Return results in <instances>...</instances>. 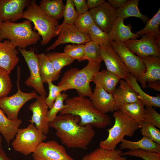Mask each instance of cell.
Returning <instances> with one entry per match:
<instances>
[{"label":"cell","instance_id":"6da1fadb","mask_svg":"<svg viewBox=\"0 0 160 160\" xmlns=\"http://www.w3.org/2000/svg\"><path fill=\"white\" fill-rule=\"evenodd\" d=\"M80 121L79 116L67 113L57 116L48 123L49 127L55 129L56 135L62 143L67 148L86 150L95 132L90 125L80 126Z\"/></svg>","mask_w":160,"mask_h":160},{"label":"cell","instance_id":"7a4b0ae2","mask_svg":"<svg viewBox=\"0 0 160 160\" xmlns=\"http://www.w3.org/2000/svg\"><path fill=\"white\" fill-rule=\"evenodd\" d=\"M65 103L67 107L61 110L60 114L69 113L79 116L80 119L79 124L80 126L90 125L103 129L112 123L110 116L98 111L86 97L79 96L67 98Z\"/></svg>","mask_w":160,"mask_h":160},{"label":"cell","instance_id":"3957f363","mask_svg":"<svg viewBox=\"0 0 160 160\" xmlns=\"http://www.w3.org/2000/svg\"><path fill=\"white\" fill-rule=\"evenodd\" d=\"M100 62L89 61L81 69L72 68L63 74L58 84L62 91L69 89L76 90L79 96L90 98L93 92L90 85L92 79L100 69Z\"/></svg>","mask_w":160,"mask_h":160},{"label":"cell","instance_id":"277c9868","mask_svg":"<svg viewBox=\"0 0 160 160\" xmlns=\"http://www.w3.org/2000/svg\"><path fill=\"white\" fill-rule=\"evenodd\" d=\"M40 36L33 29L31 21L27 19L20 23L3 22L0 30V40H9L16 47L23 49L36 44Z\"/></svg>","mask_w":160,"mask_h":160},{"label":"cell","instance_id":"5b68a950","mask_svg":"<svg viewBox=\"0 0 160 160\" xmlns=\"http://www.w3.org/2000/svg\"><path fill=\"white\" fill-rule=\"evenodd\" d=\"M22 18L33 23V30L37 31L42 37V45L47 44L53 38L57 36L56 29L59 25L58 20L46 14L37 4L36 0H31L24 11Z\"/></svg>","mask_w":160,"mask_h":160},{"label":"cell","instance_id":"8992f818","mask_svg":"<svg viewBox=\"0 0 160 160\" xmlns=\"http://www.w3.org/2000/svg\"><path fill=\"white\" fill-rule=\"evenodd\" d=\"M113 116L115 119L114 124L112 127L107 130L108 133L107 137L99 143L100 147L110 150L115 149L125 136H133L141 127L133 119L119 110L114 112Z\"/></svg>","mask_w":160,"mask_h":160},{"label":"cell","instance_id":"52a82bcc","mask_svg":"<svg viewBox=\"0 0 160 160\" xmlns=\"http://www.w3.org/2000/svg\"><path fill=\"white\" fill-rule=\"evenodd\" d=\"M15 138L12 143L13 148L26 156L34 152L47 137L35 125L30 123L26 127L19 128Z\"/></svg>","mask_w":160,"mask_h":160},{"label":"cell","instance_id":"ba28073f","mask_svg":"<svg viewBox=\"0 0 160 160\" xmlns=\"http://www.w3.org/2000/svg\"><path fill=\"white\" fill-rule=\"evenodd\" d=\"M20 68H17V91L13 95L6 97L0 99V108L6 113L10 119L16 120L18 119V114L20 110L23 105L29 100L38 96L36 91L29 93L22 92L19 86Z\"/></svg>","mask_w":160,"mask_h":160},{"label":"cell","instance_id":"9c48e42d","mask_svg":"<svg viewBox=\"0 0 160 160\" xmlns=\"http://www.w3.org/2000/svg\"><path fill=\"white\" fill-rule=\"evenodd\" d=\"M18 49L24 58L30 72L25 84L33 88L40 96L46 97V92L40 75L39 58L38 54L35 52V47H30L28 50L20 48Z\"/></svg>","mask_w":160,"mask_h":160},{"label":"cell","instance_id":"30bf717a","mask_svg":"<svg viewBox=\"0 0 160 160\" xmlns=\"http://www.w3.org/2000/svg\"><path fill=\"white\" fill-rule=\"evenodd\" d=\"M56 32L57 39L46 52L54 49L60 44L71 43L77 44H85L91 41L89 34L79 30L74 24L69 25L62 23L56 27Z\"/></svg>","mask_w":160,"mask_h":160},{"label":"cell","instance_id":"8fae6325","mask_svg":"<svg viewBox=\"0 0 160 160\" xmlns=\"http://www.w3.org/2000/svg\"><path fill=\"white\" fill-rule=\"evenodd\" d=\"M123 43L133 53L140 58L150 56L160 57V45L151 36L145 34L140 39H132Z\"/></svg>","mask_w":160,"mask_h":160},{"label":"cell","instance_id":"7c38bea8","mask_svg":"<svg viewBox=\"0 0 160 160\" xmlns=\"http://www.w3.org/2000/svg\"><path fill=\"white\" fill-rule=\"evenodd\" d=\"M32 156L34 160H74L63 146L54 140L41 142Z\"/></svg>","mask_w":160,"mask_h":160},{"label":"cell","instance_id":"4fadbf2b","mask_svg":"<svg viewBox=\"0 0 160 160\" xmlns=\"http://www.w3.org/2000/svg\"><path fill=\"white\" fill-rule=\"evenodd\" d=\"M89 11L95 24L107 33L110 31L118 17L116 9L105 1Z\"/></svg>","mask_w":160,"mask_h":160},{"label":"cell","instance_id":"5bb4252c","mask_svg":"<svg viewBox=\"0 0 160 160\" xmlns=\"http://www.w3.org/2000/svg\"><path fill=\"white\" fill-rule=\"evenodd\" d=\"M110 44L119 55L130 73L137 78L145 72L146 68L142 59L129 50L123 43L112 41Z\"/></svg>","mask_w":160,"mask_h":160},{"label":"cell","instance_id":"9a60e30c","mask_svg":"<svg viewBox=\"0 0 160 160\" xmlns=\"http://www.w3.org/2000/svg\"><path fill=\"white\" fill-rule=\"evenodd\" d=\"M100 55L107 70L125 80L130 73L122 59L110 44L100 47Z\"/></svg>","mask_w":160,"mask_h":160},{"label":"cell","instance_id":"2e32d148","mask_svg":"<svg viewBox=\"0 0 160 160\" xmlns=\"http://www.w3.org/2000/svg\"><path fill=\"white\" fill-rule=\"evenodd\" d=\"M30 0H0V20L14 22L22 18L24 9Z\"/></svg>","mask_w":160,"mask_h":160},{"label":"cell","instance_id":"e0dca14e","mask_svg":"<svg viewBox=\"0 0 160 160\" xmlns=\"http://www.w3.org/2000/svg\"><path fill=\"white\" fill-rule=\"evenodd\" d=\"M45 97L40 96L28 107L32 113L31 119L29 121L35 124L36 127L45 135L48 134L49 127L47 121V114L49 106L45 102Z\"/></svg>","mask_w":160,"mask_h":160},{"label":"cell","instance_id":"ac0fdd59","mask_svg":"<svg viewBox=\"0 0 160 160\" xmlns=\"http://www.w3.org/2000/svg\"><path fill=\"white\" fill-rule=\"evenodd\" d=\"M19 53L10 41L5 39L2 42L0 40V67L10 74L19 62Z\"/></svg>","mask_w":160,"mask_h":160},{"label":"cell","instance_id":"d6986e66","mask_svg":"<svg viewBox=\"0 0 160 160\" xmlns=\"http://www.w3.org/2000/svg\"><path fill=\"white\" fill-rule=\"evenodd\" d=\"M119 82V86L113 95L116 111H119L124 105L139 101L138 94L126 80L121 79Z\"/></svg>","mask_w":160,"mask_h":160},{"label":"cell","instance_id":"ffe728a7","mask_svg":"<svg viewBox=\"0 0 160 160\" xmlns=\"http://www.w3.org/2000/svg\"><path fill=\"white\" fill-rule=\"evenodd\" d=\"M146 68L145 73L136 78L142 88L147 87V83L160 80V57L150 56L140 58Z\"/></svg>","mask_w":160,"mask_h":160},{"label":"cell","instance_id":"44dd1931","mask_svg":"<svg viewBox=\"0 0 160 160\" xmlns=\"http://www.w3.org/2000/svg\"><path fill=\"white\" fill-rule=\"evenodd\" d=\"M124 20V19L118 17L111 30L108 33L111 42L123 43L128 40L137 39L140 36L136 33L132 32L131 25L130 24L125 25Z\"/></svg>","mask_w":160,"mask_h":160},{"label":"cell","instance_id":"7402d4cb","mask_svg":"<svg viewBox=\"0 0 160 160\" xmlns=\"http://www.w3.org/2000/svg\"><path fill=\"white\" fill-rule=\"evenodd\" d=\"M89 99L95 107L105 114L115 111V102L113 95L101 88L95 87Z\"/></svg>","mask_w":160,"mask_h":160},{"label":"cell","instance_id":"603a6c76","mask_svg":"<svg viewBox=\"0 0 160 160\" xmlns=\"http://www.w3.org/2000/svg\"><path fill=\"white\" fill-rule=\"evenodd\" d=\"M121 79L107 70L99 71L93 76L91 81L96 87L101 88L108 93L113 95Z\"/></svg>","mask_w":160,"mask_h":160},{"label":"cell","instance_id":"cb8c5ba5","mask_svg":"<svg viewBox=\"0 0 160 160\" xmlns=\"http://www.w3.org/2000/svg\"><path fill=\"white\" fill-rule=\"evenodd\" d=\"M4 113L0 108V132L9 146L10 141L14 139L22 121L20 119L16 120L10 119Z\"/></svg>","mask_w":160,"mask_h":160},{"label":"cell","instance_id":"d4e9b609","mask_svg":"<svg viewBox=\"0 0 160 160\" xmlns=\"http://www.w3.org/2000/svg\"><path fill=\"white\" fill-rule=\"evenodd\" d=\"M121 143L119 149L121 150L126 149L129 150L141 149L160 153V145L145 136L137 141L124 139Z\"/></svg>","mask_w":160,"mask_h":160},{"label":"cell","instance_id":"484cf974","mask_svg":"<svg viewBox=\"0 0 160 160\" xmlns=\"http://www.w3.org/2000/svg\"><path fill=\"white\" fill-rule=\"evenodd\" d=\"M125 80L138 94L139 101L144 106L160 108V96H151L145 93L138 84L136 78L134 76L129 73Z\"/></svg>","mask_w":160,"mask_h":160},{"label":"cell","instance_id":"4316f807","mask_svg":"<svg viewBox=\"0 0 160 160\" xmlns=\"http://www.w3.org/2000/svg\"><path fill=\"white\" fill-rule=\"evenodd\" d=\"M122 150H110L99 147L84 155L81 160H127L121 155Z\"/></svg>","mask_w":160,"mask_h":160},{"label":"cell","instance_id":"83f0119b","mask_svg":"<svg viewBox=\"0 0 160 160\" xmlns=\"http://www.w3.org/2000/svg\"><path fill=\"white\" fill-rule=\"evenodd\" d=\"M40 75L43 83H47L48 81H52L58 79L60 75L55 72L52 64L45 53L38 55Z\"/></svg>","mask_w":160,"mask_h":160},{"label":"cell","instance_id":"f1b7e54d","mask_svg":"<svg viewBox=\"0 0 160 160\" xmlns=\"http://www.w3.org/2000/svg\"><path fill=\"white\" fill-rule=\"evenodd\" d=\"M139 2V0H127L121 7L116 9L117 17L124 19L130 17H136L146 23L148 17L140 12L138 8Z\"/></svg>","mask_w":160,"mask_h":160},{"label":"cell","instance_id":"f546056e","mask_svg":"<svg viewBox=\"0 0 160 160\" xmlns=\"http://www.w3.org/2000/svg\"><path fill=\"white\" fill-rule=\"evenodd\" d=\"M39 6L46 14L56 20L63 17L65 5L62 0H42Z\"/></svg>","mask_w":160,"mask_h":160},{"label":"cell","instance_id":"4dcf8cb0","mask_svg":"<svg viewBox=\"0 0 160 160\" xmlns=\"http://www.w3.org/2000/svg\"><path fill=\"white\" fill-rule=\"evenodd\" d=\"M144 105L139 101L124 105L119 111L133 119L141 127L144 121Z\"/></svg>","mask_w":160,"mask_h":160},{"label":"cell","instance_id":"1f68e13d","mask_svg":"<svg viewBox=\"0 0 160 160\" xmlns=\"http://www.w3.org/2000/svg\"><path fill=\"white\" fill-rule=\"evenodd\" d=\"M160 25V8L156 14L146 22L145 27L136 33L140 36L145 34L152 36L160 45V32L159 26Z\"/></svg>","mask_w":160,"mask_h":160},{"label":"cell","instance_id":"d6a6232c","mask_svg":"<svg viewBox=\"0 0 160 160\" xmlns=\"http://www.w3.org/2000/svg\"><path fill=\"white\" fill-rule=\"evenodd\" d=\"M46 55L52 63L55 72L59 75L64 67L71 64L74 60L64 52H49Z\"/></svg>","mask_w":160,"mask_h":160},{"label":"cell","instance_id":"836d02e7","mask_svg":"<svg viewBox=\"0 0 160 160\" xmlns=\"http://www.w3.org/2000/svg\"><path fill=\"white\" fill-rule=\"evenodd\" d=\"M84 59L100 63L103 61L100 55V47L92 41L84 44Z\"/></svg>","mask_w":160,"mask_h":160},{"label":"cell","instance_id":"e575fe53","mask_svg":"<svg viewBox=\"0 0 160 160\" xmlns=\"http://www.w3.org/2000/svg\"><path fill=\"white\" fill-rule=\"evenodd\" d=\"M88 34L91 41L97 43L100 47L110 44L111 42L108 33L103 31L95 24L91 27Z\"/></svg>","mask_w":160,"mask_h":160},{"label":"cell","instance_id":"d590c367","mask_svg":"<svg viewBox=\"0 0 160 160\" xmlns=\"http://www.w3.org/2000/svg\"><path fill=\"white\" fill-rule=\"evenodd\" d=\"M68 95L65 93H61L58 96L52 107L47 112V116L48 123L55 119L58 112L67 107L65 104H63V102L68 98Z\"/></svg>","mask_w":160,"mask_h":160},{"label":"cell","instance_id":"8d00e7d4","mask_svg":"<svg viewBox=\"0 0 160 160\" xmlns=\"http://www.w3.org/2000/svg\"><path fill=\"white\" fill-rule=\"evenodd\" d=\"M141 128L140 131L143 136L160 145V130L156 127L151 124L143 121Z\"/></svg>","mask_w":160,"mask_h":160},{"label":"cell","instance_id":"74e56055","mask_svg":"<svg viewBox=\"0 0 160 160\" xmlns=\"http://www.w3.org/2000/svg\"><path fill=\"white\" fill-rule=\"evenodd\" d=\"M79 15L75 9L73 0H67L63 13L64 20L63 23L69 25L74 24Z\"/></svg>","mask_w":160,"mask_h":160},{"label":"cell","instance_id":"f35d334b","mask_svg":"<svg viewBox=\"0 0 160 160\" xmlns=\"http://www.w3.org/2000/svg\"><path fill=\"white\" fill-rule=\"evenodd\" d=\"M9 73L4 68L0 67V99L7 97L12 87Z\"/></svg>","mask_w":160,"mask_h":160},{"label":"cell","instance_id":"ab89813d","mask_svg":"<svg viewBox=\"0 0 160 160\" xmlns=\"http://www.w3.org/2000/svg\"><path fill=\"white\" fill-rule=\"evenodd\" d=\"M94 24L93 20L89 11L79 15L74 24L81 31L88 34L91 27Z\"/></svg>","mask_w":160,"mask_h":160},{"label":"cell","instance_id":"60d3db41","mask_svg":"<svg viewBox=\"0 0 160 160\" xmlns=\"http://www.w3.org/2000/svg\"><path fill=\"white\" fill-rule=\"evenodd\" d=\"M84 44H73L66 46L64 49V52L73 59L81 62L84 60Z\"/></svg>","mask_w":160,"mask_h":160},{"label":"cell","instance_id":"b9f144b4","mask_svg":"<svg viewBox=\"0 0 160 160\" xmlns=\"http://www.w3.org/2000/svg\"><path fill=\"white\" fill-rule=\"evenodd\" d=\"M121 155L140 157L144 160H160V153L141 149L129 150L122 152Z\"/></svg>","mask_w":160,"mask_h":160},{"label":"cell","instance_id":"7bdbcfd3","mask_svg":"<svg viewBox=\"0 0 160 160\" xmlns=\"http://www.w3.org/2000/svg\"><path fill=\"white\" fill-rule=\"evenodd\" d=\"M144 121L153 124L158 128H160V114L153 108L146 106L144 109Z\"/></svg>","mask_w":160,"mask_h":160},{"label":"cell","instance_id":"ee69618b","mask_svg":"<svg viewBox=\"0 0 160 160\" xmlns=\"http://www.w3.org/2000/svg\"><path fill=\"white\" fill-rule=\"evenodd\" d=\"M49 89V94L45 99V102L50 108L52 106L56 99L62 92L61 88L58 86L54 85L52 81H47Z\"/></svg>","mask_w":160,"mask_h":160},{"label":"cell","instance_id":"f6af8a7d","mask_svg":"<svg viewBox=\"0 0 160 160\" xmlns=\"http://www.w3.org/2000/svg\"><path fill=\"white\" fill-rule=\"evenodd\" d=\"M76 11L79 15H82L88 11L87 0H73Z\"/></svg>","mask_w":160,"mask_h":160},{"label":"cell","instance_id":"bcb514c9","mask_svg":"<svg viewBox=\"0 0 160 160\" xmlns=\"http://www.w3.org/2000/svg\"><path fill=\"white\" fill-rule=\"evenodd\" d=\"M127 0H108V2L116 9L121 7Z\"/></svg>","mask_w":160,"mask_h":160},{"label":"cell","instance_id":"7dc6e473","mask_svg":"<svg viewBox=\"0 0 160 160\" xmlns=\"http://www.w3.org/2000/svg\"><path fill=\"white\" fill-rule=\"evenodd\" d=\"M105 1V0H87V3L88 9L96 7Z\"/></svg>","mask_w":160,"mask_h":160},{"label":"cell","instance_id":"c3c4849f","mask_svg":"<svg viewBox=\"0 0 160 160\" xmlns=\"http://www.w3.org/2000/svg\"><path fill=\"white\" fill-rule=\"evenodd\" d=\"M147 87L152 89L155 91L160 92V80L148 83Z\"/></svg>","mask_w":160,"mask_h":160},{"label":"cell","instance_id":"681fc988","mask_svg":"<svg viewBox=\"0 0 160 160\" xmlns=\"http://www.w3.org/2000/svg\"><path fill=\"white\" fill-rule=\"evenodd\" d=\"M0 160H11L6 155L2 148H0Z\"/></svg>","mask_w":160,"mask_h":160},{"label":"cell","instance_id":"f907efd6","mask_svg":"<svg viewBox=\"0 0 160 160\" xmlns=\"http://www.w3.org/2000/svg\"><path fill=\"white\" fill-rule=\"evenodd\" d=\"M2 140L1 136L0 135V148H2Z\"/></svg>","mask_w":160,"mask_h":160},{"label":"cell","instance_id":"816d5d0a","mask_svg":"<svg viewBox=\"0 0 160 160\" xmlns=\"http://www.w3.org/2000/svg\"><path fill=\"white\" fill-rule=\"evenodd\" d=\"M2 23V22L1 21V20H0V30L1 28Z\"/></svg>","mask_w":160,"mask_h":160}]
</instances>
